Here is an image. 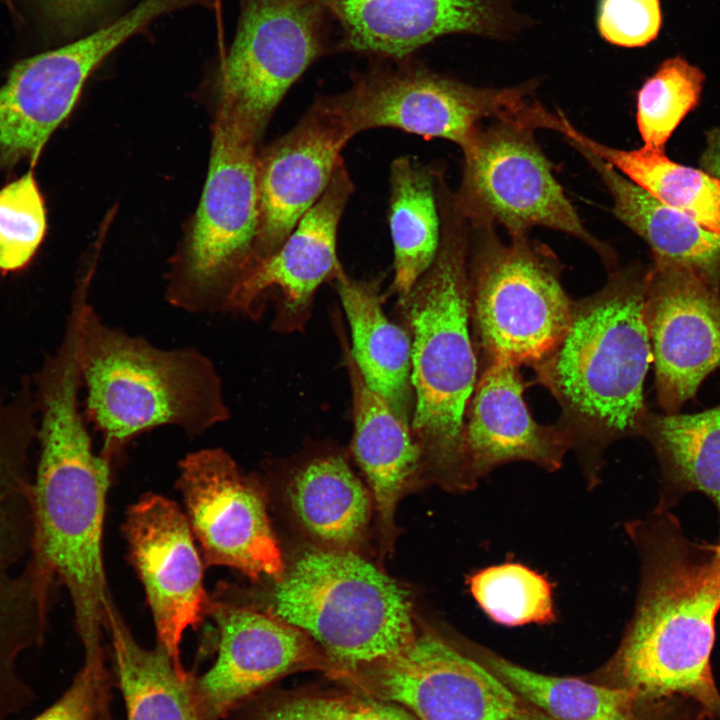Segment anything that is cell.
<instances>
[{"label":"cell","mask_w":720,"mask_h":720,"mask_svg":"<svg viewBox=\"0 0 720 720\" xmlns=\"http://www.w3.org/2000/svg\"><path fill=\"white\" fill-rule=\"evenodd\" d=\"M639 559L636 602L606 665L636 700L680 699L720 719L711 653L720 611V547L686 536L670 511L625 522Z\"/></svg>","instance_id":"1"},{"label":"cell","mask_w":720,"mask_h":720,"mask_svg":"<svg viewBox=\"0 0 720 720\" xmlns=\"http://www.w3.org/2000/svg\"><path fill=\"white\" fill-rule=\"evenodd\" d=\"M647 271L614 270L591 296L573 301L568 326L533 367L558 402L557 424L569 435L586 487L600 485L604 453L639 435L648 412L644 381L652 359L646 323Z\"/></svg>","instance_id":"2"},{"label":"cell","mask_w":720,"mask_h":720,"mask_svg":"<svg viewBox=\"0 0 720 720\" xmlns=\"http://www.w3.org/2000/svg\"><path fill=\"white\" fill-rule=\"evenodd\" d=\"M438 252L400 304L411 339L412 431L425 470L449 490L475 488L464 450L468 407L477 382L470 333L469 223L447 188L437 194Z\"/></svg>","instance_id":"3"},{"label":"cell","mask_w":720,"mask_h":720,"mask_svg":"<svg viewBox=\"0 0 720 720\" xmlns=\"http://www.w3.org/2000/svg\"><path fill=\"white\" fill-rule=\"evenodd\" d=\"M67 382L37 396L33 509L38 553L66 587L83 647L100 646L111 598L102 555L110 461L96 455Z\"/></svg>","instance_id":"4"},{"label":"cell","mask_w":720,"mask_h":720,"mask_svg":"<svg viewBox=\"0 0 720 720\" xmlns=\"http://www.w3.org/2000/svg\"><path fill=\"white\" fill-rule=\"evenodd\" d=\"M89 280V279H88ZM88 280L73 297L86 419L113 456L138 435L172 425L193 437L230 417L212 361L193 348L165 350L106 325L88 302Z\"/></svg>","instance_id":"5"},{"label":"cell","mask_w":720,"mask_h":720,"mask_svg":"<svg viewBox=\"0 0 720 720\" xmlns=\"http://www.w3.org/2000/svg\"><path fill=\"white\" fill-rule=\"evenodd\" d=\"M273 580L261 611L304 632L347 670L386 659L416 636L409 592L346 549L305 551Z\"/></svg>","instance_id":"6"},{"label":"cell","mask_w":720,"mask_h":720,"mask_svg":"<svg viewBox=\"0 0 720 720\" xmlns=\"http://www.w3.org/2000/svg\"><path fill=\"white\" fill-rule=\"evenodd\" d=\"M353 136L375 128H393L424 139L442 138L460 147L486 119L535 129H551L554 113L529 84L480 88L440 74L414 55L369 58L352 74L345 91L324 96Z\"/></svg>","instance_id":"7"},{"label":"cell","mask_w":720,"mask_h":720,"mask_svg":"<svg viewBox=\"0 0 720 720\" xmlns=\"http://www.w3.org/2000/svg\"><path fill=\"white\" fill-rule=\"evenodd\" d=\"M257 138L219 101L209 173L179 268L166 299L191 313L228 312L253 265L260 224Z\"/></svg>","instance_id":"8"},{"label":"cell","mask_w":720,"mask_h":720,"mask_svg":"<svg viewBox=\"0 0 720 720\" xmlns=\"http://www.w3.org/2000/svg\"><path fill=\"white\" fill-rule=\"evenodd\" d=\"M469 250L470 320L485 362L536 366L556 346L573 301L551 250L527 234L503 243L493 226L473 227Z\"/></svg>","instance_id":"9"},{"label":"cell","mask_w":720,"mask_h":720,"mask_svg":"<svg viewBox=\"0 0 720 720\" xmlns=\"http://www.w3.org/2000/svg\"><path fill=\"white\" fill-rule=\"evenodd\" d=\"M533 131L500 121L479 128L461 147L457 209L471 227L500 224L510 236L535 226L570 234L591 246L610 271L616 269L615 254L584 228Z\"/></svg>","instance_id":"10"},{"label":"cell","mask_w":720,"mask_h":720,"mask_svg":"<svg viewBox=\"0 0 720 720\" xmlns=\"http://www.w3.org/2000/svg\"><path fill=\"white\" fill-rule=\"evenodd\" d=\"M230 47L217 72L226 102L259 140L288 90L321 57L337 52L333 22L309 0H237Z\"/></svg>","instance_id":"11"},{"label":"cell","mask_w":720,"mask_h":720,"mask_svg":"<svg viewBox=\"0 0 720 720\" xmlns=\"http://www.w3.org/2000/svg\"><path fill=\"white\" fill-rule=\"evenodd\" d=\"M181 0H141L125 14L61 47L18 62L0 86V156L35 162L75 106L94 70Z\"/></svg>","instance_id":"12"},{"label":"cell","mask_w":720,"mask_h":720,"mask_svg":"<svg viewBox=\"0 0 720 720\" xmlns=\"http://www.w3.org/2000/svg\"><path fill=\"white\" fill-rule=\"evenodd\" d=\"M186 517L206 566H225L252 580L285 571L265 495L221 448H206L179 463Z\"/></svg>","instance_id":"13"},{"label":"cell","mask_w":720,"mask_h":720,"mask_svg":"<svg viewBox=\"0 0 720 720\" xmlns=\"http://www.w3.org/2000/svg\"><path fill=\"white\" fill-rule=\"evenodd\" d=\"M356 672L374 695L419 720H551L529 712L485 664L434 633L416 634L397 653Z\"/></svg>","instance_id":"14"},{"label":"cell","mask_w":720,"mask_h":720,"mask_svg":"<svg viewBox=\"0 0 720 720\" xmlns=\"http://www.w3.org/2000/svg\"><path fill=\"white\" fill-rule=\"evenodd\" d=\"M645 313L657 402L679 412L720 368V281L693 266L653 262Z\"/></svg>","instance_id":"15"},{"label":"cell","mask_w":720,"mask_h":720,"mask_svg":"<svg viewBox=\"0 0 720 720\" xmlns=\"http://www.w3.org/2000/svg\"><path fill=\"white\" fill-rule=\"evenodd\" d=\"M130 559L144 586L158 643L181 672L184 631L207 615L203 563L186 515L173 501L147 494L127 511L123 527Z\"/></svg>","instance_id":"16"},{"label":"cell","mask_w":720,"mask_h":720,"mask_svg":"<svg viewBox=\"0 0 720 720\" xmlns=\"http://www.w3.org/2000/svg\"><path fill=\"white\" fill-rule=\"evenodd\" d=\"M353 191L343 163L282 245L243 275L231 295L228 312L256 317L264 297L274 289L280 294L274 326L284 332L302 329L317 289L343 270L337 255V234Z\"/></svg>","instance_id":"17"},{"label":"cell","mask_w":720,"mask_h":720,"mask_svg":"<svg viewBox=\"0 0 720 720\" xmlns=\"http://www.w3.org/2000/svg\"><path fill=\"white\" fill-rule=\"evenodd\" d=\"M337 30V52L401 59L446 35L501 37L519 24L508 0H309Z\"/></svg>","instance_id":"18"},{"label":"cell","mask_w":720,"mask_h":720,"mask_svg":"<svg viewBox=\"0 0 720 720\" xmlns=\"http://www.w3.org/2000/svg\"><path fill=\"white\" fill-rule=\"evenodd\" d=\"M353 137L319 96L296 126L257 155L260 224L254 263L274 253L322 196Z\"/></svg>","instance_id":"19"},{"label":"cell","mask_w":720,"mask_h":720,"mask_svg":"<svg viewBox=\"0 0 720 720\" xmlns=\"http://www.w3.org/2000/svg\"><path fill=\"white\" fill-rule=\"evenodd\" d=\"M218 626V658L194 692L201 720H218L241 700L305 663L311 639L298 628L248 605L210 599Z\"/></svg>","instance_id":"20"},{"label":"cell","mask_w":720,"mask_h":720,"mask_svg":"<svg viewBox=\"0 0 720 720\" xmlns=\"http://www.w3.org/2000/svg\"><path fill=\"white\" fill-rule=\"evenodd\" d=\"M525 387L519 366L502 360L487 362L477 379L464 431L466 465L475 487L511 462H530L556 472L571 450L562 427L533 419L524 400Z\"/></svg>","instance_id":"21"},{"label":"cell","mask_w":720,"mask_h":720,"mask_svg":"<svg viewBox=\"0 0 720 720\" xmlns=\"http://www.w3.org/2000/svg\"><path fill=\"white\" fill-rule=\"evenodd\" d=\"M42 591L31 476L24 459L0 428V670L34 632Z\"/></svg>","instance_id":"22"},{"label":"cell","mask_w":720,"mask_h":720,"mask_svg":"<svg viewBox=\"0 0 720 720\" xmlns=\"http://www.w3.org/2000/svg\"><path fill=\"white\" fill-rule=\"evenodd\" d=\"M341 343L352 390V451L365 474L385 531L393 529L398 500L424 468L411 422L365 383L346 337Z\"/></svg>","instance_id":"23"},{"label":"cell","mask_w":720,"mask_h":720,"mask_svg":"<svg viewBox=\"0 0 720 720\" xmlns=\"http://www.w3.org/2000/svg\"><path fill=\"white\" fill-rule=\"evenodd\" d=\"M333 280L351 330L350 352L365 383L409 420L414 402L409 333L386 316L376 281L351 279L344 270Z\"/></svg>","instance_id":"24"},{"label":"cell","mask_w":720,"mask_h":720,"mask_svg":"<svg viewBox=\"0 0 720 720\" xmlns=\"http://www.w3.org/2000/svg\"><path fill=\"white\" fill-rule=\"evenodd\" d=\"M639 435L649 442L660 464L655 509L670 511L686 494H704L719 516L720 543V404L692 414L648 411Z\"/></svg>","instance_id":"25"},{"label":"cell","mask_w":720,"mask_h":720,"mask_svg":"<svg viewBox=\"0 0 720 720\" xmlns=\"http://www.w3.org/2000/svg\"><path fill=\"white\" fill-rule=\"evenodd\" d=\"M597 171L613 198L615 216L650 247L653 262L693 266L720 281V234L658 201L609 163L571 144Z\"/></svg>","instance_id":"26"},{"label":"cell","mask_w":720,"mask_h":720,"mask_svg":"<svg viewBox=\"0 0 720 720\" xmlns=\"http://www.w3.org/2000/svg\"><path fill=\"white\" fill-rule=\"evenodd\" d=\"M286 494L302 527L329 548L351 546L367 528L370 493L340 455L319 456L300 467Z\"/></svg>","instance_id":"27"},{"label":"cell","mask_w":720,"mask_h":720,"mask_svg":"<svg viewBox=\"0 0 720 720\" xmlns=\"http://www.w3.org/2000/svg\"><path fill=\"white\" fill-rule=\"evenodd\" d=\"M106 630L128 720H201L194 680L177 669L161 644L152 650L140 646L112 602Z\"/></svg>","instance_id":"28"},{"label":"cell","mask_w":720,"mask_h":720,"mask_svg":"<svg viewBox=\"0 0 720 720\" xmlns=\"http://www.w3.org/2000/svg\"><path fill=\"white\" fill-rule=\"evenodd\" d=\"M437 172L411 156L390 168L388 222L394 250L392 291L410 292L434 261L441 239Z\"/></svg>","instance_id":"29"},{"label":"cell","mask_w":720,"mask_h":720,"mask_svg":"<svg viewBox=\"0 0 720 720\" xmlns=\"http://www.w3.org/2000/svg\"><path fill=\"white\" fill-rule=\"evenodd\" d=\"M561 134L570 144L609 163L658 201L720 234V182L705 170L676 163L664 152L644 146L636 150L606 146L581 133L566 117Z\"/></svg>","instance_id":"30"},{"label":"cell","mask_w":720,"mask_h":720,"mask_svg":"<svg viewBox=\"0 0 720 720\" xmlns=\"http://www.w3.org/2000/svg\"><path fill=\"white\" fill-rule=\"evenodd\" d=\"M480 656L512 691L552 720H640L635 696L623 688L544 675L486 650Z\"/></svg>","instance_id":"31"},{"label":"cell","mask_w":720,"mask_h":720,"mask_svg":"<svg viewBox=\"0 0 720 720\" xmlns=\"http://www.w3.org/2000/svg\"><path fill=\"white\" fill-rule=\"evenodd\" d=\"M467 584L480 609L498 625H549L557 621L554 585L523 563L489 565L473 572Z\"/></svg>","instance_id":"32"},{"label":"cell","mask_w":720,"mask_h":720,"mask_svg":"<svg viewBox=\"0 0 720 720\" xmlns=\"http://www.w3.org/2000/svg\"><path fill=\"white\" fill-rule=\"evenodd\" d=\"M705 75L685 58L663 61L637 94V126L644 147L664 152L684 117L699 102Z\"/></svg>","instance_id":"33"},{"label":"cell","mask_w":720,"mask_h":720,"mask_svg":"<svg viewBox=\"0 0 720 720\" xmlns=\"http://www.w3.org/2000/svg\"><path fill=\"white\" fill-rule=\"evenodd\" d=\"M47 231V211L32 170L0 189V274L26 268Z\"/></svg>","instance_id":"34"},{"label":"cell","mask_w":720,"mask_h":720,"mask_svg":"<svg viewBox=\"0 0 720 720\" xmlns=\"http://www.w3.org/2000/svg\"><path fill=\"white\" fill-rule=\"evenodd\" d=\"M659 0H600L597 26L603 39L621 47H642L661 28Z\"/></svg>","instance_id":"35"},{"label":"cell","mask_w":720,"mask_h":720,"mask_svg":"<svg viewBox=\"0 0 720 720\" xmlns=\"http://www.w3.org/2000/svg\"><path fill=\"white\" fill-rule=\"evenodd\" d=\"M104 654L84 655V664L63 696L33 720H99L106 701Z\"/></svg>","instance_id":"36"},{"label":"cell","mask_w":720,"mask_h":720,"mask_svg":"<svg viewBox=\"0 0 720 720\" xmlns=\"http://www.w3.org/2000/svg\"><path fill=\"white\" fill-rule=\"evenodd\" d=\"M45 15L66 36L95 30L113 19L110 13L117 0H39Z\"/></svg>","instance_id":"37"},{"label":"cell","mask_w":720,"mask_h":720,"mask_svg":"<svg viewBox=\"0 0 720 720\" xmlns=\"http://www.w3.org/2000/svg\"><path fill=\"white\" fill-rule=\"evenodd\" d=\"M349 700L327 696H294L265 706L252 720H347Z\"/></svg>","instance_id":"38"},{"label":"cell","mask_w":720,"mask_h":720,"mask_svg":"<svg viewBox=\"0 0 720 720\" xmlns=\"http://www.w3.org/2000/svg\"><path fill=\"white\" fill-rule=\"evenodd\" d=\"M347 720H419L404 707L388 701L350 702Z\"/></svg>","instance_id":"39"},{"label":"cell","mask_w":720,"mask_h":720,"mask_svg":"<svg viewBox=\"0 0 720 720\" xmlns=\"http://www.w3.org/2000/svg\"><path fill=\"white\" fill-rule=\"evenodd\" d=\"M701 164L706 172L720 182V128L708 133Z\"/></svg>","instance_id":"40"},{"label":"cell","mask_w":720,"mask_h":720,"mask_svg":"<svg viewBox=\"0 0 720 720\" xmlns=\"http://www.w3.org/2000/svg\"><path fill=\"white\" fill-rule=\"evenodd\" d=\"M716 543H717V545L720 547V543H719V542H716Z\"/></svg>","instance_id":"41"}]
</instances>
